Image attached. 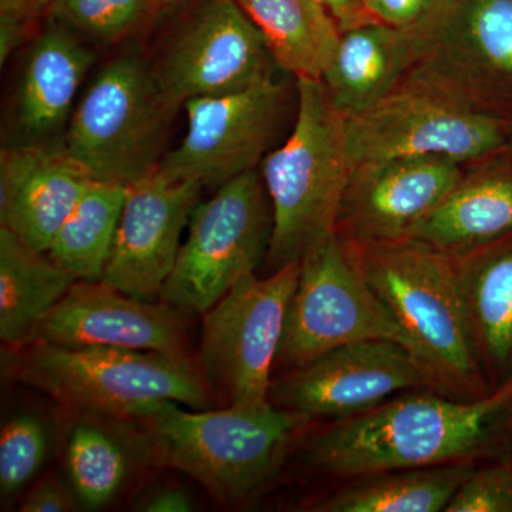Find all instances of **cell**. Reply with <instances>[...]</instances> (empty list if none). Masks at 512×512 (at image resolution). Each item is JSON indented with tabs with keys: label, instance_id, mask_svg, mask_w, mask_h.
<instances>
[{
	"label": "cell",
	"instance_id": "4",
	"mask_svg": "<svg viewBox=\"0 0 512 512\" xmlns=\"http://www.w3.org/2000/svg\"><path fill=\"white\" fill-rule=\"evenodd\" d=\"M298 110L288 140L261 163L272 208L266 258L272 271L302 256L338 227L340 205L355 165L346 117L322 80L296 79Z\"/></svg>",
	"mask_w": 512,
	"mask_h": 512
},
{
	"label": "cell",
	"instance_id": "23",
	"mask_svg": "<svg viewBox=\"0 0 512 512\" xmlns=\"http://www.w3.org/2000/svg\"><path fill=\"white\" fill-rule=\"evenodd\" d=\"M451 256L478 363L494 390L512 380V232Z\"/></svg>",
	"mask_w": 512,
	"mask_h": 512
},
{
	"label": "cell",
	"instance_id": "18",
	"mask_svg": "<svg viewBox=\"0 0 512 512\" xmlns=\"http://www.w3.org/2000/svg\"><path fill=\"white\" fill-rule=\"evenodd\" d=\"M93 178L60 147L12 146L0 158V222L30 248L49 251Z\"/></svg>",
	"mask_w": 512,
	"mask_h": 512
},
{
	"label": "cell",
	"instance_id": "37",
	"mask_svg": "<svg viewBox=\"0 0 512 512\" xmlns=\"http://www.w3.org/2000/svg\"><path fill=\"white\" fill-rule=\"evenodd\" d=\"M184 2L185 0H168V6H177Z\"/></svg>",
	"mask_w": 512,
	"mask_h": 512
},
{
	"label": "cell",
	"instance_id": "16",
	"mask_svg": "<svg viewBox=\"0 0 512 512\" xmlns=\"http://www.w3.org/2000/svg\"><path fill=\"white\" fill-rule=\"evenodd\" d=\"M184 315L164 301L134 298L104 281H74L39 323L33 342L188 357Z\"/></svg>",
	"mask_w": 512,
	"mask_h": 512
},
{
	"label": "cell",
	"instance_id": "19",
	"mask_svg": "<svg viewBox=\"0 0 512 512\" xmlns=\"http://www.w3.org/2000/svg\"><path fill=\"white\" fill-rule=\"evenodd\" d=\"M93 63L92 50L57 20L37 36L16 84L13 146H52L50 140L69 126L74 99Z\"/></svg>",
	"mask_w": 512,
	"mask_h": 512
},
{
	"label": "cell",
	"instance_id": "21",
	"mask_svg": "<svg viewBox=\"0 0 512 512\" xmlns=\"http://www.w3.org/2000/svg\"><path fill=\"white\" fill-rule=\"evenodd\" d=\"M417 30L373 20L345 30L322 82L345 117L375 106L413 72L421 57Z\"/></svg>",
	"mask_w": 512,
	"mask_h": 512
},
{
	"label": "cell",
	"instance_id": "27",
	"mask_svg": "<svg viewBox=\"0 0 512 512\" xmlns=\"http://www.w3.org/2000/svg\"><path fill=\"white\" fill-rule=\"evenodd\" d=\"M127 185L93 180L46 252L76 281H101L119 228Z\"/></svg>",
	"mask_w": 512,
	"mask_h": 512
},
{
	"label": "cell",
	"instance_id": "10",
	"mask_svg": "<svg viewBox=\"0 0 512 512\" xmlns=\"http://www.w3.org/2000/svg\"><path fill=\"white\" fill-rule=\"evenodd\" d=\"M299 271L301 261H295L266 278L248 276L202 315L198 366L211 392L221 393L229 406L269 403Z\"/></svg>",
	"mask_w": 512,
	"mask_h": 512
},
{
	"label": "cell",
	"instance_id": "36",
	"mask_svg": "<svg viewBox=\"0 0 512 512\" xmlns=\"http://www.w3.org/2000/svg\"><path fill=\"white\" fill-rule=\"evenodd\" d=\"M52 3L53 0H0V15L15 16L30 22L52 8Z\"/></svg>",
	"mask_w": 512,
	"mask_h": 512
},
{
	"label": "cell",
	"instance_id": "20",
	"mask_svg": "<svg viewBox=\"0 0 512 512\" xmlns=\"http://www.w3.org/2000/svg\"><path fill=\"white\" fill-rule=\"evenodd\" d=\"M512 232V153L483 161L477 171L427 212L406 239L448 255L466 254Z\"/></svg>",
	"mask_w": 512,
	"mask_h": 512
},
{
	"label": "cell",
	"instance_id": "39",
	"mask_svg": "<svg viewBox=\"0 0 512 512\" xmlns=\"http://www.w3.org/2000/svg\"><path fill=\"white\" fill-rule=\"evenodd\" d=\"M508 461H511V463H512V450H511L510 458H508Z\"/></svg>",
	"mask_w": 512,
	"mask_h": 512
},
{
	"label": "cell",
	"instance_id": "2",
	"mask_svg": "<svg viewBox=\"0 0 512 512\" xmlns=\"http://www.w3.org/2000/svg\"><path fill=\"white\" fill-rule=\"evenodd\" d=\"M134 420L146 429L157 461L183 471L221 501L234 503L274 477L312 417L271 402L191 412L165 400L141 410Z\"/></svg>",
	"mask_w": 512,
	"mask_h": 512
},
{
	"label": "cell",
	"instance_id": "35",
	"mask_svg": "<svg viewBox=\"0 0 512 512\" xmlns=\"http://www.w3.org/2000/svg\"><path fill=\"white\" fill-rule=\"evenodd\" d=\"M28 23L15 16L0 15V63L5 64L13 52L22 45Z\"/></svg>",
	"mask_w": 512,
	"mask_h": 512
},
{
	"label": "cell",
	"instance_id": "13",
	"mask_svg": "<svg viewBox=\"0 0 512 512\" xmlns=\"http://www.w3.org/2000/svg\"><path fill=\"white\" fill-rule=\"evenodd\" d=\"M275 69L264 37L235 0H205L153 66L174 111L197 97L249 89Z\"/></svg>",
	"mask_w": 512,
	"mask_h": 512
},
{
	"label": "cell",
	"instance_id": "24",
	"mask_svg": "<svg viewBox=\"0 0 512 512\" xmlns=\"http://www.w3.org/2000/svg\"><path fill=\"white\" fill-rule=\"evenodd\" d=\"M76 279L46 252L0 227V338L12 349L35 340L37 326Z\"/></svg>",
	"mask_w": 512,
	"mask_h": 512
},
{
	"label": "cell",
	"instance_id": "22",
	"mask_svg": "<svg viewBox=\"0 0 512 512\" xmlns=\"http://www.w3.org/2000/svg\"><path fill=\"white\" fill-rule=\"evenodd\" d=\"M64 446V468L80 507L113 503L148 461H157L140 421L80 413Z\"/></svg>",
	"mask_w": 512,
	"mask_h": 512
},
{
	"label": "cell",
	"instance_id": "1",
	"mask_svg": "<svg viewBox=\"0 0 512 512\" xmlns=\"http://www.w3.org/2000/svg\"><path fill=\"white\" fill-rule=\"evenodd\" d=\"M512 429V380L474 400L403 394L320 431L305 460L320 473L366 477L463 463L493 450Z\"/></svg>",
	"mask_w": 512,
	"mask_h": 512
},
{
	"label": "cell",
	"instance_id": "8",
	"mask_svg": "<svg viewBox=\"0 0 512 512\" xmlns=\"http://www.w3.org/2000/svg\"><path fill=\"white\" fill-rule=\"evenodd\" d=\"M271 237L272 208L261 173L251 170L232 178L192 211L188 237L161 289V301L185 315H204L255 275Z\"/></svg>",
	"mask_w": 512,
	"mask_h": 512
},
{
	"label": "cell",
	"instance_id": "6",
	"mask_svg": "<svg viewBox=\"0 0 512 512\" xmlns=\"http://www.w3.org/2000/svg\"><path fill=\"white\" fill-rule=\"evenodd\" d=\"M175 114L153 66L130 53L90 84L59 147L93 180L130 185L163 160Z\"/></svg>",
	"mask_w": 512,
	"mask_h": 512
},
{
	"label": "cell",
	"instance_id": "17",
	"mask_svg": "<svg viewBox=\"0 0 512 512\" xmlns=\"http://www.w3.org/2000/svg\"><path fill=\"white\" fill-rule=\"evenodd\" d=\"M466 177L463 164L439 157L360 164L340 205V237L355 244L406 239L410 229Z\"/></svg>",
	"mask_w": 512,
	"mask_h": 512
},
{
	"label": "cell",
	"instance_id": "25",
	"mask_svg": "<svg viewBox=\"0 0 512 512\" xmlns=\"http://www.w3.org/2000/svg\"><path fill=\"white\" fill-rule=\"evenodd\" d=\"M261 32L276 66L295 79L322 80L342 29L316 0H235Z\"/></svg>",
	"mask_w": 512,
	"mask_h": 512
},
{
	"label": "cell",
	"instance_id": "33",
	"mask_svg": "<svg viewBox=\"0 0 512 512\" xmlns=\"http://www.w3.org/2000/svg\"><path fill=\"white\" fill-rule=\"evenodd\" d=\"M332 13L342 32L376 20L363 0H316Z\"/></svg>",
	"mask_w": 512,
	"mask_h": 512
},
{
	"label": "cell",
	"instance_id": "7",
	"mask_svg": "<svg viewBox=\"0 0 512 512\" xmlns=\"http://www.w3.org/2000/svg\"><path fill=\"white\" fill-rule=\"evenodd\" d=\"M346 137L355 167L416 157L481 163L508 147L510 124L410 72L375 106L346 117Z\"/></svg>",
	"mask_w": 512,
	"mask_h": 512
},
{
	"label": "cell",
	"instance_id": "31",
	"mask_svg": "<svg viewBox=\"0 0 512 512\" xmlns=\"http://www.w3.org/2000/svg\"><path fill=\"white\" fill-rule=\"evenodd\" d=\"M370 15L394 28L419 30L440 8L443 0H363Z\"/></svg>",
	"mask_w": 512,
	"mask_h": 512
},
{
	"label": "cell",
	"instance_id": "14",
	"mask_svg": "<svg viewBox=\"0 0 512 512\" xmlns=\"http://www.w3.org/2000/svg\"><path fill=\"white\" fill-rule=\"evenodd\" d=\"M440 386L416 353L392 340H362L323 353L275 380L269 402L309 417H348L394 393Z\"/></svg>",
	"mask_w": 512,
	"mask_h": 512
},
{
	"label": "cell",
	"instance_id": "29",
	"mask_svg": "<svg viewBox=\"0 0 512 512\" xmlns=\"http://www.w3.org/2000/svg\"><path fill=\"white\" fill-rule=\"evenodd\" d=\"M50 453L45 421L33 413L10 417L0 431V494L10 501L37 477Z\"/></svg>",
	"mask_w": 512,
	"mask_h": 512
},
{
	"label": "cell",
	"instance_id": "26",
	"mask_svg": "<svg viewBox=\"0 0 512 512\" xmlns=\"http://www.w3.org/2000/svg\"><path fill=\"white\" fill-rule=\"evenodd\" d=\"M468 463L387 471L360 477L312 508L318 512L446 511L460 485L470 476Z\"/></svg>",
	"mask_w": 512,
	"mask_h": 512
},
{
	"label": "cell",
	"instance_id": "38",
	"mask_svg": "<svg viewBox=\"0 0 512 512\" xmlns=\"http://www.w3.org/2000/svg\"><path fill=\"white\" fill-rule=\"evenodd\" d=\"M508 150L512 153V126H510V138H508Z\"/></svg>",
	"mask_w": 512,
	"mask_h": 512
},
{
	"label": "cell",
	"instance_id": "3",
	"mask_svg": "<svg viewBox=\"0 0 512 512\" xmlns=\"http://www.w3.org/2000/svg\"><path fill=\"white\" fill-rule=\"evenodd\" d=\"M346 242L367 284L440 386L463 393L467 400L493 392L471 340L453 256L412 239Z\"/></svg>",
	"mask_w": 512,
	"mask_h": 512
},
{
	"label": "cell",
	"instance_id": "32",
	"mask_svg": "<svg viewBox=\"0 0 512 512\" xmlns=\"http://www.w3.org/2000/svg\"><path fill=\"white\" fill-rule=\"evenodd\" d=\"M80 503L72 485H66L56 476L42 478L23 498V512H69L76 511Z\"/></svg>",
	"mask_w": 512,
	"mask_h": 512
},
{
	"label": "cell",
	"instance_id": "9",
	"mask_svg": "<svg viewBox=\"0 0 512 512\" xmlns=\"http://www.w3.org/2000/svg\"><path fill=\"white\" fill-rule=\"evenodd\" d=\"M413 342L360 272L339 232L313 245L301 259L298 285L286 313L276 362L296 369L348 343Z\"/></svg>",
	"mask_w": 512,
	"mask_h": 512
},
{
	"label": "cell",
	"instance_id": "34",
	"mask_svg": "<svg viewBox=\"0 0 512 512\" xmlns=\"http://www.w3.org/2000/svg\"><path fill=\"white\" fill-rule=\"evenodd\" d=\"M146 512H188L194 510L191 495L180 488H161L140 504Z\"/></svg>",
	"mask_w": 512,
	"mask_h": 512
},
{
	"label": "cell",
	"instance_id": "12",
	"mask_svg": "<svg viewBox=\"0 0 512 512\" xmlns=\"http://www.w3.org/2000/svg\"><path fill=\"white\" fill-rule=\"evenodd\" d=\"M285 101V84L276 77L241 92L188 100L187 133L158 167L173 180L202 188L256 170L276 136Z\"/></svg>",
	"mask_w": 512,
	"mask_h": 512
},
{
	"label": "cell",
	"instance_id": "30",
	"mask_svg": "<svg viewBox=\"0 0 512 512\" xmlns=\"http://www.w3.org/2000/svg\"><path fill=\"white\" fill-rule=\"evenodd\" d=\"M446 512H512V463L474 468Z\"/></svg>",
	"mask_w": 512,
	"mask_h": 512
},
{
	"label": "cell",
	"instance_id": "15",
	"mask_svg": "<svg viewBox=\"0 0 512 512\" xmlns=\"http://www.w3.org/2000/svg\"><path fill=\"white\" fill-rule=\"evenodd\" d=\"M202 187L173 180L160 167L127 185L119 228L101 281L134 298L160 295Z\"/></svg>",
	"mask_w": 512,
	"mask_h": 512
},
{
	"label": "cell",
	"instance_id": "28",
	"mask_svg": "<svg viewBox=\"0 0 512 512\" xmlns=\"http://www.w3.org/2000/svg\"><path fill=\"white\" fill-rule=\"evenodd\" d=\"M168 0H53V18L97 42L114 43L167 8Z\"/></svg>",
	"mask_w": 512,
	"mask_h": 512
},
{
	"label": "cell",
	"instance_id": "11",
	"mask_svg": "<svg viewBox=\"0 0 512 512\" xmlns=\"http://www.w3.org/2000/svg\"><path fill=\"white\" fill-rule=\"evenodd\" d=\"M413 72L512 126V0H443Z\"/></svg>",
	"mask_w": 512,
	"mask_h": 512
},
{
	"label": "cell",
	"instance_id": "5",
	"mask_svg": "<svg viewBox=\"0 0 512 512\" xmlns=\"http://www.w3.org/2000/svg\"><path fill=\"white\" fill-rule=\"evenodd\" d=\"M9 372L76 413L134 419L153 404L210 409L212 392L190 357L147 350L32 342L15 349Z\"/></svg>",
	"mask_w": 512,
	"mask_h": 512
}]
</instances>
